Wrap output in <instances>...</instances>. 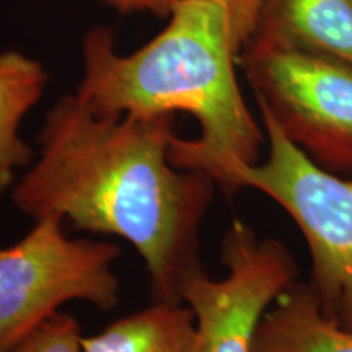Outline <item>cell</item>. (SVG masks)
I'll return each instance as SVG.
<instances>
[{
    "label": "cell",
    "instance_id": "6da1fadb",
    "mask_svg": "<svg viewBox=\"0 0 352 352\" xmlns=\"http://www.w3.org/2000/svg\"><path fill=\"white\" fill-rule=\"evenodd\" d=\"M175 114L104 116L77 94L57 100L39 153L12 188L26 217L57 215L74 228L129 241L147 267L153 302H182L197 270L199 235L217 183L170 162Z\"/></svg>",
    "mask_w": 352,
    "mask_h": 352
},
{
    "label": "cell",
    "instance_id": "5b68a950",
    "mask_svg": "<svg viewBox=\"0 0 352 352\" xmlns=\"http://www.w3.org/2000/svg\"><path fill=\"white\" fill-rule=\"evenodd\" d=\"M256 104L331 173L352 175V65L314 52L248 43L239 54Z\"/></svg>",
    "mask_w": 352,
    "mask_h": 352
},
{
    "label": "cell",
    "instance_id": "30bf717a",
    "mask_svg": "<svg viewBox=\"0 0 352 352\" xmlns=\"http://www.w3.org/2000/svg\"><path fill=\"white\" fill-rule=\"evenodd\" d=\"M195 315L184 303L153 302L83 336V352H195Z\"/></svg>",
    "mask_w": 352,
    "mask_h": 352
},
{
    "label": "cell",
    "instance_id": "8fae6325",
    "mask_svg": "<svg viewBox=\"0 0 352 352\" xmlns=\"http://www.w3.org/2000/svg\"><path fill=\"white\" fill-rule=\"evenodd\" d=\"M8 352H83V334L78 321L57 311Z\"/></svg>",
    "mask_w": 352,
    "mask_h": 352
},
{
    "label": "cell",
    "instance_id": "7a4b0ae2",
    "mask_svg": "<svg viewBox=\"0 0 352 352\" xmlns=\"http://www.w3.org/2000/svg\"><path fill=\"white\" fill-rule=\"evenodd\" d=\"M83 74L76 94L104 116L191 114L199 138L175 135L170 162L212 176L220 188L228 171L261 160L266 132L241 94L239 50L227 12L210 0H179L157 36L121 54L107 26L82 43Z\"/></svg>",
    "mask_w": 352,
    "mask_h": 352
},
{
    "label": "cell",
    "instance_id": "3957f363",
    "mask_svg": "<svg viewBox=\"0 0 352 352\" xmlns=\"http://www.w3.org/2000/svg\"><path fill=\"white\" fill-rule=\"evenodd\" d=\"M267 155L228 171L220 191L233 196L252 188L294 220L310 256V279L327 314L352 328V178L321 168L258 104Z\"/></svg>",
    "mask_w": 352,
    "mask_h": 352
},
{
    "label": "cell",
    "instance_id": "9c48e42d",
    "mask_svg": "<svg viewBox=\"0 0 352 352\" xmlns=\"http://www.w3.org/2000/svg\"><path fill=\"white\" fill-rule=\"evenodd\" d=\"M46 85L47 72L39 60L20 51L0 52V202L13 188L16 170L34 162V151L20 135V127Z\"/></svg>",
    "mask_w": 352,
    "mask_h": 352
},
{
    "label": "cell",
    "instance_id": "ba28073f",
    "mask_svg": "<svg viewBox=\"0 0 352 352\" xmlns=\"http://www.w3.org/2000/svg\"><path fill=\"white\" fill-rule=\"evenodd\" d=\"M253 352H352V328L331 318L315 289L297 280L264 314Z\"/></svg>",
    "mask_w": 352,
    "mask_h": 352
},
{
    "label": "cell",
    "instance_id": "4fadbf2b",
    "mask_svg": "<svg viewBox=\"0 0 352 352\" xmlns=\"http://www.w3.org/2000/svg\"><path fill=\"white\" fill-rule=\"evenodd\" d=\"M108 7L121 15L131 13H151L157 19H168L171 10L179 0H103Z\"/></svg>",
    "mask_w": 352,
    "mask_h": 352
},
{
    "label": "cell",
    "instance_id": "8992f818",
    "mask_svg": "<svg viewBox=\"0 0 352 352\" xmlns=\"http://www.w3.org/2000/svg\"><path fill=\"white\" fill-rule=\"evenodd\" d=\"M226 276L214 279L204 267L191 272L182 302L195 315V352H253L264 314L298 280V267L283 241L259 239L235 219L222 239Z\"/></svg>",
    "mask_w": 352,
    "mask_h": 352
},
{
    "label": "cell",
    "instance_id": "277c9868",
    "mask_svg": "<svg viewBox=\"0 0 352 352\" xmlns=\"http://www.w3.org/2000/svg\"><path fill=\"white\" fill-rule=\"evenodd\" d=\"M64 220L34 222L23 239L0 250V352H8L69 302L103 311L120 303L113 266L121 250L109 241L76 240Z\"/></svg>",
    "mask_w": 352,
    "mask_h": 352
},
{
    "label": "cell",
    "instance_id": "52a82bcc",
    "mask_svg": "<svg viewBox=\"0 0 352 352\" xmlns=\"http://www.w3.org/2000/svg\"><path fill=\"white\" fill-rule=\"evenodd\" d=\"M248 43L314 52L352 65V0H264Z\"/></svg>",
    "mask_w": 352,
    "mask_h": 352
},
{
    "label": "cell",
    "instance_id": "7c38bea8",
    "mask_svg": "<svg viewBox=\"0 0 352 352\" xmlns=\"http://www.w3.org/2000/svg\"><path fill=\"white\" fill-rule=\"evenodd\" d=\"M227 12L233 43L240 51L246 46L256 28L264 0H210Z\"/></svg>",
    "mask_w": 352,
    "mask_h": 352
}]
</instances>
